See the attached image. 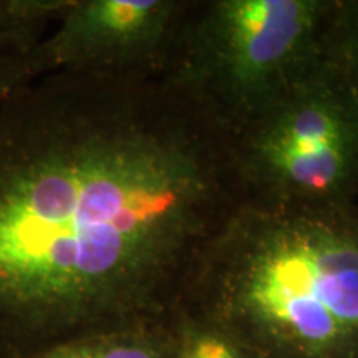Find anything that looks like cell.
<instances>
[{"label":"cell","instance_id":"obj_1","mask_svg":"<svg viewBox=\"0 0 358 358\" xmlns=\"http://www.w3.org/2000/svg\"><path fill=\"white\" fill-rule=\"evenodd\" d=\"M244 198L158 77L53 73L0 106V358L150 324Z\"/></svg>","mask_w":358,"mask_h":358},{"label":"cell","instance_id":"obj_6","mask_svg":"<svg viewBox=\"0 0 358 358\" xmlns=\"http://www.w3.org/2000/svg\"><path fill=\"white\" fill-rule=\"evenodd\" d=\"M34 358H173V347L141 324L69 340Z\"/></svg>","mask_w":358,"mask_h":358},{"label":"cell","instance_id":"obj_9","mask_svg":"<svg viewBox=\"0 0 358 358\" xmlns=\"http://www.w3.org/2000/svg\"><path fill=\"white\" fill-rule=\"evenodd\" d=\"M173 358H250L234 338L213 327H189L182 332Z\"/></svg>","mask_w":358,"mask_h":358},{"label":"cell","instance_id":"obj_5","mask_svg":"<svg viewBox=\"0 0 358 358\" xmlns=\"http://www.w3.org/2000/svg\"><path fill=\"white\" fill-rule=\"evenodd\" d=\"M189 6L179 0H73L29 55L30 73L158 77Z\"/></svg>","mask_w":358,"mask_h":358},{"label":"cell","instance_id":"obj_2","mask_svg":"<svg viewBox=\"0 0 358 358\" xmlns=\"http://www.w3.org/2000/svg\"><path fill=\"white\" fill-rule=\"evenodd\" d=\"M191 272L284 358H358V204L243 198Z\"/></svg>","mask_w":358,"mask_h":358},{"label":"cell","instance_id":"obj_3","mask_svg":"<svg viewBox=\"0 0 358 358\" xmlns=\"http://www.w3.org/2000/svg\"><path fill=\"white\" fill-rule=\"evenodd\" d=\"M332 0H211L187 8L158 78L226 140L324 55Z\"/></svg>","mask_w":358,"mask_h":358},{"label":"cell","instance_id":"obj_7","mask_svg":"<svg viewBox=\"0 0 358 358\" xmlns=\"http://www.w3.org/2000/svg\"><path fill=\"white\" fill-rule=\"evenodd\" d=\"M73 0H0V50L30 55Z\"/></svg>","mask_w":358,"mask_h":358},{"label":"cell","instance_id":"obj_8","mask_svg":"<svg viewBox=\"0 0 358 358\" xmlns=\"http://www.w3.org/2000/svg\"><path fill=\"white\" fill-rule=\"evenodd\" d=\"M324 57L358 95V0H332L324 34Z\"/></svg>","mask_w":358,"mask_h":358},{"label":"cell","instance_id":"obj_4","mask_svg":"<svg viewBox=\"0 0 358 358\" xmlns=\"http://www.w3.org/2000/svg\"><path fill=\"white\" fill-rule=\"evenodd\" d=\"M226 141L244 198L358 204V95L324 55Z\"/></svg>","mask_w":358,"mask_h":358},{"label":"cell","instance_id":"obj_10","mask_svg":"<svg viewBox=\"0 0 358 358\" xmlns=\"http://www.w3.org/2000/svg\"><path fill=\"white\" fill-rule=\"evenodd\" d=\"M32 80L35 78L30 73L29 55L0 50V106Z\"/></svg>","mask_w":358,"mask_h":358}]
</instances>
